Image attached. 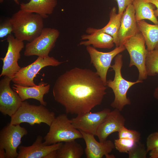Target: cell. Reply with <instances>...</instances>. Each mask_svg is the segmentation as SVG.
Returning a JSON list of instances; mask_svg holds the SVG:
<instances>
[{
  "mask_svg": "<svg viewBox=\"0 0 158 158\" xmlns=\"http://www.w3.org/2000/svg\"><path fill=\"white\" fill-rule=\"evenodd\" d=\"M106 89L96 72L75 67L58 77L52 92L55 101L64 107L66 114L78 115L100 105Z\"/></svg>",
  "mask_w": 158,
  "mask_h": 158,
  "instance_id": "1",
  "label": "cell"
},
{
  "mask_svg": "<svg viewBox=\"0 0 158 158\" xmlns=\"http://www.w3.org/2000/svg\"><path fill=\"white\" fill-rule=\"evenodd\" d=\"M14 37L22 41L30 42L44 28L43 18L38 14L20 9L11 18Z\"/></svg>",
  "mask_w": 158,
  "mask_h": 158,
  "instance_id": "2",
  "label": "cell"
},
{
  "mask_svg": "<svg viewBox=\"0 0 158 158\" xmlns=\"http://www.w3.org/2000/svg\"><path fill=\"white\" fill-rule=\"evenodd\" d=\"M123 56L120 54H117L114 58V64L111 66L115 73L113 80H107L106 85L112 90L114 98L110 105L113 108L121 111L124 107L130 105L131 102L127 96V93L129 88L133 85L143 82L138 80L135 82L127 80L123 78L121 69L123 65Z\"/></svg>",
  "mask_w": 158,
  "mask_h": 158,
  "instance_id": "3",
  "label": "cell"
},
{
  "mask_svg": "<svg viewBox=\"0 0 158 158\" xmlns=\"http://www.w3.org/2000/svg\"><path fill=\"white\" fill-rule=\"evenodd\" d=\"M11 117L12 124L27 123L32 126L44 123L50 126L55 118V114L45 106L31 104L27 101H23L16 112Z\"/></svg>",
  "mask_w": 158,
  "mask_h": 158,
  "instance_id": "4",
  "label": "cell"
},
{
  "mask_svg": "<svg viewBox=\"0 0 158 158\" xmlns=\"http://www.w3.org/2000/svg\"><path fill=\"white\" fill-rule=\"evenodd\" d=\"M49 127V132L44 138V142L47 145L83 138L80 131L73 126L71 119L65 114L56 117Z\"/></svg>",
  "mask_w": 158,
  "mask_h": 158,
  "instance_id": "5",
  "label": "cell"
},
{
  "mask_svg": "<svg viewBox=\"0 0 158 158\" xmlns=\"http://www.w3.org/2000/svg\"><path fill=\"white\" fill-rule=\"evenodd\" d=\"M145 42L141 33L138 32L126 40L123 45L129 54L130 62L129 67L135 66L139 72L138 79L143 81L147 77L145 62L148 51L146 48Z\"/></svg>",
  "mask_w": 158,
  "mask_h": 158,
  "instance_id": "6",
  "label": "cell"
},
{
  "mask_svg": "<svg viewBox=\"0 0 158 158\" xmlns=\"http://www.w3.org/2000/svg\"><path fill=\"white\" fill-rule=\"evenodd\" d=\"M59 35V31L56 29L44 28L38 36L26 44L24 55L26 56H49V54L54 47Z\"/></svg>",
  "mask_w": 158,
  "mask_h": 158,
  "instance_id": "7",
  "label": "cell"
},
{
  "mask_svg": "<svg viewBox=\"0 0 158 158\" xmlns=\"http://www.w3.org/2000/svg\"><path fill=\"white\" fill-rule=\"evenodd\" d=\"M63 62L60 61L53 57L38 56L32 63L22 67L12 79L14 84L24 86H35L34 79L43 68L49 66H56Z\"/></svg>",
  "mask_w": 158,
  "mask_h": 158,
  "instance_id": "8",
  "label": "cell"
},
{
  "mask_svg": "<svg viewBox=\"0 0 158 158\" xmlns=\"http://www.w3.org/2000/svg\"><path fill=\"white\" fill-rule=\"evenodd\" d=\"M28 133L25 128L20 124L8 123L0 131V149L5 150L6 158H17V149L20 145L21 138Z\"/></svg>",
  "mask_w": 158,
  "mask_h": 158,
  "instance_id": "9",
  "label": "cell"
},
{
  "mask_svg": "<svg viewBox=\"0 0 158 158\" xmlns=\"http://www.w3.org/2000/svg\"><path fill=\"white\" fill-rule=\"evenodd\" d=\"M6 40L8 44L7 51L4 57L0 58L3 65L0 77L6 76L12 79L21 68L18 61L20 58V52L24 47V43L11 34L7 36Z\"/></svg>",
  "mask_w": 158,
  "mask_h": 158,
  "instance_id": "10",
  "label": "cell"
},
{
  "mask_svg": "<svg viewBox=\"0 0 158 158\" xmlns=\"http://www.w3.org/2000/svg\"><path fill=\"white\" fill-rule=\"evenodd\" d=\"M90 59V63L95 68L96 72L106 85L107 76L111 63L114 58L126 49L123 45L116 47L112 50L107 52L99 51L91 46L86 47Z\"/></svg>",
  "mask_w": 158,
  "mask_h": 158,
  "instance_id": "11",
  "label": "cell"
},
{
  "mask_svg": "<svg viewBox=\"0 0 158 158\" xmlns=\"http://www.w3.org/2000/svg\"><path fill=\"white\" fill-rule=\"evenodd\" d=\"M12 78L7 76L0 81V111L11 117L17 111L22 101L18 93L11 87Z\"/></svg>",
  "mask_w": 158,
  "mask_h": 158,
  "instance_id": "12",
  "label": "cell"
},
{
  "mask_svg": "<svg viewBox=\"0 0 158 158\" xmlns=\"http://www.w3.org/2000/svg\"><path fill=\"white\" fill-rule=\"evenodd\" d=\"M111 111L108 108H105L99 111L87 112L77 115L71 120L76 129L96 135L99 126Z\"/></svg>",
  "mask_w": 158,
  "mask_h": 158,
  "instance_id": "13",
  "label": "cell"
},
{
  "mask_svg": "<svg viewBox=\"0 0 158 158\" xmlns=\"http://www.w3.org/2000/svg\"><path fill=\"white\" fill-rule=\"evenodd\" d=\"M86 144L85 152L87 158H102L105 156L107 158H114L109 154L115 148L114 143L110 140L103 142L97 141L94 135L80 130Z\"/></svg>",
  "mask_w": 158,
  "mask_h": 158,
  "instance_id": "14",
  "label": "cell"
},
{
  "mask_svg": "<svg viewBox=\"0 0 158 158\" xmlns=\"http://www.w3.org/2000/svg\"><path fill=\"white\" fill-rule=\"evenodd\" d=\"M42 137L38 135L32 145L19 146L17 158H45L51 152L59 149L63 144L59 142L47 145L42 142Z\"/></svg>",
  "mask_w": 158,
  "mask_h": 158,
  "instance_id": "15",
  "label": "cell"
},
{
  "mask_svg": "<svg viewBox=\"0 0 158 158\" xmlns=\"http://www.w3.org/2000/svg\"><path fill=\"white\" fill-rule=\"evenodd\" d=\"M118 110L110 111L99 126L96 135L99 141L103 142L111 134L118 132L124 126L126 119Z\"/></svg>",
  "mask_w": 158,
  "mask_h": 158,
  "instance_id": "16",
  "label": "cell"
},
{
  "mask_svg": "<svg viewBox=\"0 0 158 158\" xmlns=\"http://www.w3.org/2000/svg\"><path fill=\"white\" fill-rule=\"evenodd\" d=\"M139 32L135 17L133 5H129L122 14L118 33V47L123 45L125 42Z\"/></svg>",
  "mask_w": 158,
  "mask_h": 158,
  "instance_id": "17",
  "label": "cell"
},
{
  "mask_svg": "<svg viewBox=\"0 0 158 158\" xmlns=\"http://www.w3.org/2000/svg\"><path fill=\"white\" fill-rule=\"evenodd\" d=\"M87 34L81 36V41L79 45L87 46L92 45L95 48L111 49L114 45L113 37L106 33L94 30L92 27L86 30Z\"/></svg>",
  "mask_w": 158,
  "mask_h": 158,
  "instance_id": "18",
  "label": "cell"
},
{
  "mask_svg": "<svg viewBox=\"0 0 158 158\" xmlns=\"http://www.w3.org/2000/svg\"><path fill=\"white\" fill-rule=\"evenodd\" d=\"M13 89L16 92L22 101L29 99H33L39 101L41 104L45 106L47 102L44 99V96L47 94L50 88V85L44 82L40 83L38 85L31 86H24L14 84Z\"/></svg>",
  "mask_w": 158,
  "mask_h": 158,
  "instance_id": "19",
  "label": "cell"
},
{
  "mask_svg": "<svg viewBox=\"0 0 158 158\" xmlns=\"http://www.w3.org/2000/svg\"><path fill=\"white\" fill-rule=\"evenodd\" d=\"M57 4V0H30L20 4V9L39 14L43 19L53 13Z\"/></svg>",
  "mask_w": 158,
  "mask_h": 158,
  "instance_id": "20",
  "label": "cell"
},
{
  "mask_svg": "<svg viewBox=\"0 0 158 158\" xmlns=\"http://www.w3.org/2000/svg\"><path fill=\"white\" fill-rule=\"evenodd\" d=\"M132 4L134 8L137 22L147 19L155 24H158V20L154 13L156 7L154 4L145 0H133Z\"/></svg>",
  "mask_w": 158,
  "mask_h": 158,
  "instance_id": "21",
  "label": "cell"
},
{
  "mask_svg": "<svg viewBox=\"0 0 158 158\" xmlns=\"http://www.w3.org/2000/svg\"><path fill=\"white\" fill-rule=\"evenodd\" d=\"M137 24L145 40L147 50H154L158 43V24L152 25L144 20L137 21Z\"/></svg>",
  "mask_w": 158,
  "mask_h": 158,
  "instance_id": "22",
  "label": "cell"
},
{
  "mask_svg": "<svg viewBox=\"0 0 158 158\" xmlns=\"http://www.w3.org/2000/svg\"><path fill=\"white\" fill-rule=\"evenodd\" d=\"M122 14L117 13L116 8L114 7L110 12L109 21L105 26L101 29L92 28L95 31L105 33L111 36L113 38L114 42L116 47H118V33Z\"/></svg>",
  "mask_w": 158,
  "mask_h": 158,
  "instance_id": "23",
  "label": "cell"
},
{
  "mask_svg": "<svg viewBox=\"0 0 158 158\" xmlns=\"http://www.w3.org/2000/svg\"><path fill=\"white\" fill-rule=\"evenodd\" d=\"M82 145L75 140L65 142L56 152V158H80L83 154Z\"/></svg>",
  "mask_w": 158,
  "mask_h": 158,
  "instance_id": "24",
  "label": "cell"
},
{
  "mask_svg": "<svg viewBox=\"0 0 158 158\" xmlns=\"http://www.w3.org/2000/svg\"><path fill=\"white\" fill-rule=\"evenodd\" d=\"M145 66L148 76H154L158 74V51L154 49L148 51Z\"/></svg>",
  "mask_w": 158,
  "mask_h": 158,
  "instance_id": "25",
  "label": "cell"
},
{
  "mask_svg": "<svg viewBox=\"0 0 158 158\" xmlns=\"http://www.w3.org/2000/svg\"><path fill=\"white\" fill-rule=\"evenodd\" d=\"M136 142L134 140L125 138H118L115 140V148L120 153L128 152L134 147Z\"/></svg>",
  "mask_w": 158,
  "mask_h": 158,
  "instance_id": "26",
  "label": "cell"
},
{
  "mask_svg": "<svg viewBox=\"0 0 158 158\" xmlns=\"http://www.w3.org/2000/svg\"><path fill=\"white\" fill-rule=\"evenodd\" d=\"M147 153L144 145L139 141L136 142L128 154L129 158H145Z\"/></svg>",
  "mask_w": 158,
  "mask_h": 158,
  "instance_id": "27",
  "label": "cell"
},
{
  "mask_svg": "<svg viewBox=\"0 0 158 158\" xmlns=\"http://www.w3.org/2000/svg\"><path fill=\"white\" fill-rule=\"evenodd\" d=\"M118 138H125L132 139L137 142L140 141L141 135L138 131L127 129L123 126L118 132Z\"/></svg>",
  "mask_w": 158,
  "mask_h": 158,
  "instance_id": "28",
  "label": "cell"
},
{
  "mask_svg": "<svg viewBox=\"0 0 158 158\" xmlns=\"http://www.w3.org/2000/svg\"><path fill=\"white\" fill-rule=\"evenodd\" d=\"M13 30V25L11 18H6L0 24V38H3L11 34Z\"/></svg>",
  "mask_w": 158,
  "mask_h": 158,
  "instance_id": "29",
  "label": "cell"
},
{
  "mask_svg": "<svg viewBox=\"0 0 158 158\" xmlns=\"http://www.w3.org/2000/svg\"><path fill=\"white\" fill-rule=\"evenodd\" d=\"M146 144L147 152L158 148V132L152 133L148 136Z\"/></svg>",
  "mask_w": 158,
  "mask_h": 158,
  "instance_id": "30",
  "label": "cell"
},
{
  "mask_svg": "<svg viewBox=\"0 0 158 158\" xmlns=\"http://www.w3.org/2000/svg\"><path fill=\"white\" fill-rule=\"evenodd\" d=\"M117 3L118 7V13L122 14L126 7L132 4L133 0H114Z\"/></svg>",
  "mask_w": 158,
  "mask_h": 158,
  "instance_id": "31",
  "label": "cell"
},
{
  "mask_svg": "<svg viewBox=\"0 0 158 158\" xmlns=\"http://www.w3.org/2000/svg\"><path fill=\"white\" fill-rule=\"evenodd\" d=\"M145 0L147 2L151 3L155 5L157 9L154 10V15L156 17L158 16V0Z\"/></svg>",
  "mask_w": 158,
  "mask_h": 158,
  "instance_id": "32",
  "label": "cell"
},
{
  "mask_svg": "<svg viewBox=\"0 0 158 158\" xmlns=\"http://www.w3.org/2000/svg\"><path fill=\"white\" fill-rule=\"evenodd\" d=\"M149 155L150 158H158V148L150 151Z\"/></svg>",
  "mask_w": 158,
  "mask_h": 158,
  "instance_id": "33",
  "label": "cell"
},
{
  "mask_svg": "<svg viewBox=\"0 0 158 158\" xmlns=\"http://www.w3.org/2000/svg\"><path fill=\"white\" fill-rule=\"evenodd\" d=\"M6 158V154L5 150L0 149V158Z\"/></svg>",
  "mask_w": 158,
  "mask_h": 158,
  "instance_id": "34",
  "label": "cell"
},
{
  "mask_svg": "<svg viewBox=\"0 0 158 158\" xmlns=\"http://www.w3.org/2000/svg\"><path fill=\"white\" fill-rule=\"evenodd\" d=\"M153 95L155 99L158 100V86L155 89Z\"/></svg>",
  "mask_w": 158,
  "mask_h": 158,
  "instance_id": "35",
  "label": "cell"
},
{
  "mask_svg": "<svg viewBox=\"0 0 158 158\" xmlns=\"http://www.w3.org/2000/svg\"><path fill=\"white\" fill-rule=\"evenodd\" d=\"M4 0H0V2L1 3ZM15 2L18 4H19V3L18 0H13Z\"/></svg>",
  "mask_w": 158,
  "mask_h": 158,
  "instance_id": "36",
  "label": "cell"
},
{
  "mask_svg": "<svg viewBox=\"0 0 158 158\" xmlns=\"http://www.w3.org/2000/svg\"><path fill=\"white\" fill-rule=\"evenodd\" d=\"M154 49L157 50L158 51V43L156 45L155 48Z\"/></svg>",
  "mask_w": 158,
  "mask_h": 158,
  "instance_id": "37",
  "label": "cell"
}]
</instances>
